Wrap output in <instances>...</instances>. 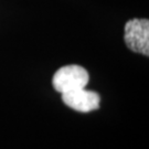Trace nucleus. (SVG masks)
Listing matches in <instances>:
<instances>
[{
  "instance_id": "1",
  "label": "nucleus",
  "mask_w": 149,
  "mask_h": 149,
  "mask_svg": "<svg viewBox=\"0 0 149 149\" xmlns=\"http://www.w3.org/2000/svg\"><path fill=\"white\" fill-rule=\"evenodd\" d=\"M90 80L88 72L83 66L72 64L60 68L53 75L52 85L61 94L70 91L84 88Z\"/></svg>"
},
{
  "instance_id": "2",
  "label": "nucleus",
  "mask_w": 149,
  "mask_h": 149,
  "mask_svg": "<svg viewBox=\"0 0 149 149\" xmlns=\"http://www.w3.org/2000/svg\"><path fill=\"white\" fill-rule=\"evenodd\" d=\"M124 40L129 50L149 55V20L134 18L125 24Z\"/></svg>"
},
{
  "instance_id": "3",
  "label": "nucleus",
  "mask_w": 149,
  "mask_h": 149,
  "mask_svg": "<svg viewBox=\"0 0 149 149\" xmlns=\"http://www.w3.org/2000/svg\"><path fill=\"white\" fill-rule=\"evenodd\" d=\"M62 101L70 108L81 113H90L100 108L101 96L98 93L84 88L70 91L62 94Z\"/></svg>"
}]
</instances>
